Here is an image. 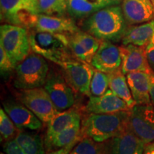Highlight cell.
Here are the masks:
<instances>
[{
    "label": "cell",
    "instance_id": "cell-15",
    "mask_svg": "<svg viewBox=\"0 0 154 154\" xmlns=\"http://www.w3.org/2000/svg\"><path fill=\"white\" fill-rule=\"evenodd\" d=\"M101 42L84 31L79 30L69 35V47L72 54L76 59L88 63H91Z\"/></svg>",
    "mask_w": 154,
    "mask_h": 154
},
{
    "label": "cell",
    "instance_id": "cell-29",
    "mask_svg": "<svg viewBox=\"0 0 154 154\" xmlns=\"http://www.w3.org/2000/svg\"><path fill=\"white\" fill-rule=\"evenodd\" d=\"M14 123L2 108L0 109V135L1 142L14 139L18 131Z\"/></svg>",
    "mask_w": 154,
    "mask_h": 154
},
{
    "label": "cell",
    "instance_id": "cell-9",
    "mask_svg": "<svg viewBox=\"0 0 154 154\" xmlns=\"http://www.w3.org/2000/svg\"><path fill=\"white\" fill-rule=\"evenodd\" d=\"M67 81L75 91L90 96V86L94 69L90 63L70 59L61 65Z\"/></svg>",
    "mask_w": 154,
    "mask_h": 154
},
{
    "label": "cell",
    "instance_id": "cell-37",
    "mask_svg": "<svg viewBox=\"0 0 154 154\" xmlns=\"http://www.w3.org/2000/svg\"><path fill=\"white\" fill-rule=\"evenodd\" d=\"M32 1H33L34 4H35V5H36V3H37V0H32Z\"/></svg>",
    "mask_w": 154,
    "mask_h": 154
},
{
    "label": "cell",
    "instance_id": "cell-8",
    "mask_svg": "<svg viewBox=\"0 0 154 154\" xmlns=\"http://www.w3.org/2000/svg\"><path fill=\"white\" fill-rule=\"evenodd\" d=\"M26 29L67 35L80 30L72 18L42 14H31L26 22Z\"/></svg>",
    "mask_w": 154,
    "mask_h": 154
},
{
    "label": "cell",
    "instance_id": "cell-11",
    "mask_svg": "<svg viewBox=\"0 0 154 154\" xmlns=\"http://www.w3.org/2000/svg\"><path fill=\"white\" fill-rule=\"evenodd\" d=\"M54 104L59 112L70 109L75 103V97L70 84L60 74L48 75L44 86Z\"/></svg>",
    "mask_w": 154,
    "mask_h": 154
},
{
    "label": "cell",
    "instance_id": "cell-1",
    "mask_svg": "<svg viewBox=\"0 0 154 154\" xmlns=\"http://www.w3.org/2000/svg\"><path fill=\"white\" fill-rule=\"evenodd\" d=\"M128 28L122 8L119 5L104 7L88 17L82 29L101 41H121Z\"/></svg>",
    "mask_w": 154,
    "mask_h": 154
},
{
    "label": "cell",
    "instance_id": "cell-21",
    "mask_svg": "<svg viewBox=\"0 0 154 154\" xmlns=\"http://www.w3.org/2000/svg\"><path fill=\"white\" fill-rule=\"evenodd\" d=\"M154 35V19L143 24L128 26L123 36V45L134 44L138 47H146Z\"/></svg>",
    "mask_w": 154,
    "mask_h": 154
},
{
    "label": "cell",
    "instance_id": "cell-13",
    "mask_svg": "<svg viewBox=\"0 0 154 154\" xmlns=\"http://www.w3.org/2000/svg\"><path fill=\"white\" fill-rule=\"evenodd\" d=\"M121 63L122 59L119 47L111 42L102 41L90 64L96 70L111 74L121 69Z\"/></svg>",
    "mask_w": 154,
    "mask_h": 154
},
{
    "label": "cell",
    "instance_id": "cell-36",
    "mask_svg": "<svg viewBox=\"0 0 154 154\" xmlns=\"http://www.w3.org/2000/svg\"><path fill=\"white\" fill-rule=\"evenodd\" d=\"M143 154H154V141L146 144Z\"/></svg>",
    "mask_w": 154,
    "mask_h": 154
},
{
    "label": "cell",
    "instance_id": "cell-27",
    "mask_svg": "<svg viewBox=\"0 0 154 154\" xmlns=\"http://www.w3.org/2000/svg\"><path fill=\"white\" fill-rule=\"evenodd\" d=\"M68 0H37L36 12L51 16L63 17L67 13Z\"/></svg>",
    "mask_w": 154,
    "mask_h": 154
},
{
    "label": "cell",
    "instance_id": "cell-19",
    "mask_svg": "<svg viewBox=\"0 0 154 154\" xmlns=\"http://www.w3.org/2000/svg\"><path fill=\"white\" fill-rule=\"evenodd\" d=\"M126 80L136 104L151 103L150 96L151 74L132 72L126 74Z\"/></svg>",
    "mask_w": 154,
    "mask_h": 154
},
{
    "label": "cell",
    "instance_id": "cell-26",
    "mask_svg": "<svg viewBox=\"0 0 154 154\" xmlns=\"http://www.w3.org/2000/svg\"><path fill=\"white\" fill-rule=\"evenodd\" d=\"M99 10L89 0H68L67 14L72 19L87 18Z\"/></svg>",
    "mask_w": 154,
    "mask_h": 154
},
{
    "label": "cell",
    "instance_id": "cell-34",
    "mask_svg": "<svg viewBox=\"0 0 154 154\" xmlns=\"http://www.w3.org/2000/svg\"><path fill=\"white\" fill-rule=\"evenodd\" d=\"M74 146V145H71L66 146V147L61 148V149L54 150V151L48 152V154H70Z\"/></svg>",
    "mask_w": 154,
    "mask_h": 154
},
{
    "label": "cell",
    "instance_id": "cell-39",
    "mask_svg": "<svg viewBox=\"0 0 154 154\" xmlns=\"http://www.w3.org/2000/svg\"><path fill=\"white\" fill-rule=\"evenodd\" d=\"M0 154H5V153H2H2H0Z\"/></svg>",
    "mask_w": 154,
    "mask_h": 154
},
{
    "label": "cell",
    "instance_id": "cell-30",
    "mask_svg": "<svg viewBox=\"0 0 154 154\" xmlns=\"http://www.w3.org/2000/svg\"><path fill=\"white\" fill-rule=\"evenodd\" d=\"M17 65L13 62L2 47L0 46V70L1 76L6 79L10 76L16 69Z\"/></svg>",
    "mask_w": 154,
    "mask_h": 154
},
{
    "label": "cell",
    "instance_id": "cell-28",
    "mask_svg": "<svg viewBox=\"0 0 154 154\" xmlns=\"http://www.w3.org/2000/svg\"><path fill=\"white\" fill-rule=\"evenodd\" d=\"M109 88V74L94 69L90 86V96L104 94Z\"/></svg>",
    "mask_w": 154,
    "mask_h": 154
},
{
    "label": "cell",
    "instance_id": "cell-25",
    "mask_svg": "<svg viewBox=\"0 0 154 154\" xmlns=\"http://www.w3.org/2000/svg\"><path fill=\"white\" fill-rule=\"evenodd\" d=\"M109 140L99 142L89 137H83L74 146L70 154H108Z\"/></svg>",
    "mask_w": 154,
    "mask_h": 154
},
{
    "label": "cell",
    "instance_id": "cell-23",
    "mask_svg": "<svg viewBox=\"0 0 154 154\" xmlns=\"http://www.w3.org/2000/svg\"><path fill=\"white\" fill-rule=\"evenodd\" d=\"M109 74V89L123 99L131 109L136 105L131 92L127 82L126 77L121 69Z\"/></svg>",
    "mask_w": 154,
    "mask_h": 154
},
{
    "label": "cell",
    "instance_id": "cell-18",
    "mask_svg": "<svg viewBox=\"0 0 154 154\" xmlns=\"http://www.w3.org/2000/svg\"><path fill=\"white\" fill-rule=\"evenodd\" d=\"M146 143L129 128L109 140L108 154H143Z\"/></svg>",
    "mask_w": 154,
    "mask_h": 154
},
{
    "label": "cell",
    "instance_id": "cell-17",
    "mask_svg": "<svg viewBox=\"0 0 154 154\" xmlns=\"http://www.w3.org/2000/svg\"><path fill=\"white\" fill-rule=\"evenodd\" d=\"M130 108L124 100L108 89L103 95L89 96L86 111L89 113H113L122 111H129Z\"/></svg>",
    "mask_w": 154,
    "mask_h": 154
},
{
    "label": "cell",
    "instance_id": "cell-32",
    "mask_svg": "<svg viewBox=\"0 0 154 154\" xmlns=\"http://www.w3.org/2000/svg\"><path fill=\"white\" fill-rule=\"evenodd\" d=\"M146 53L148 62L153 72H154V35L149 43L146 46Z\"/></svg>",
    "mask_w": 154,
    "mask_h": 154
},
{
    "label": "cell",
    "instance_id": "cell-22",
    "mask_svg": "<svg viewBox=\"0 0 154 154\" xmlns=\"http://www.w3.org/2000/svg\"><path fill=\"white\" fill-rule=\"evenodd\" d=\"M82 138V124L79 121L57 134L45 147L49 152L68 146H76Z\"/></svg>",
    "mask_w": 154,
    "mask_h": 154
},
{
    "label": "cell",
    "instance_id": "cell-10",
    "mask_svg": "<svg viewBox=\"0 0 154 154\" xmlns=\"http://www.w3.org/2000/svg\"><path fill=\"white\" fill-rule=\"evenodd\" d=\"M1 20L8 24L26 28L31 14H37L32 0H0Z\"/></svg>",
    "mask_w": 154,
    "mask_h": 154
},
{
    "label": "cell",
    "instance_id": "cell-2",
    "mask_svg": "<svg viewBox=\"0 0 154 154\" xmlns=\"http://www.w3.org/2000/svg\"><path fill=\"white\" fill-rule=\"evenodd\" d=\"M130 110L113 113H90L82 123V136L106 141L128 128Z\"/></svg>",
    "mask_w": 154,
    "mask_h": 154
},
{
    "label": "cell",
    "instance_id": "cell-3",
    "mask_svg": "<svg viewBox=\"0 0 154 154\" xmlns=\"http://www.w3.org/2000/svg\"><path fill=\"white\" fill-rule=\"evenodd\" d=\"M29 40L33 52L61 66L71 59L69 35L29 30Z\"/></svg>",
    "mask_w": 154,
    "mask_h": 154
},
{
    "label": "cell",
    "instance_id": "cell-35",
    "mask_svg": "<svg viewBox=\"0 0 154 154\" xmlns=\"http://www.w3.org/2000/svg\"><path fill=\"white\" fill-rule=\"evenodd\" d=\"M150 96L151 103L154 106V72L151 74V88H150Z\"/></svg>",
    "mask_w": 154,
    "mask_h": 154
},
{
    "label": "cell",
    "instance_id": "cell-33",
    "mask_svg": "<svg viewBox=\"0 0 154 154\" xmlns=\"http://www.w3.org/2000/svg\"><path fill=\"white\" fill-rule=\"evenodd\" d=\"M94 5H95L99 9L109 6L118 5L121 0H89Z\"/></svg>",
    "mask_w": 154,
    "mask_h": 154
},
{
    "label": "cell",
    "instance_id": "cell-14",
    "mask_svg": "<svg viewBox=\"0 0 154 154\" xmlns=\"http://www.w3.org/2000/svg\"><path fill=\"white\" fill-rule=\"evenodd\" d=\"M121 59V69L126 75L132 72H153L146 53V47H138L134 44L121 45L119 47Z\"/></svg>",
    "mask_w": 154,
    "mask_h": 154
},
{
    "label": "cell",
    "instance_id": "cell-31",
    "mask_svg": "<svg viewBox=\"0 0 154 154\" xmlns=\"http://www.w3.org/2000/svg\"><path fill=\"white\" fill-rule=\"evenodd\" d=\"M3 149L6 154H26L18 145L15 139L5 142Z\"/></svg>",
    "mask_w": 154,
    "mask_h": 154
},
{
    "label": "cell",
    "instance_id": "cell-5",
    "mask_svg": "<svg viewBox=\"0 0 154 154\" xmlns=\"http://www.w3.org/2000/svg\"><path fill=\"white\" fill-rule=\"evenodd\" d=\"M0 46L17 65L29 54L32 50L27 29L8 24H2Z\"/></svg>",
    "mask_w": 154,
    "mask_h": 154
},
{
    "label": "cell",
    "instance_id": "cell-7",
    "mask_svg": "<svg viewBox=\"0 0 154 154\" xmlns=\"http://www.w3.org/2000/svg\"><path fill=\"white\" fill-rule=\"evenodd\" d=\"M128 128L146 144L154 141V106L136 104L131 108Z\"/></svg>",
    "mask_w": 154,
    "mask_h": 154
},
{
    "label": "cell",
    "instance_id": "cell-4",
    "mask_svg": "<svg viewBox=\"0 0 154 154\" xmlns=\"http://www.w3.org/2000/svg\"><path fill=\"white\" fill-rule=\"evenodd\" d=\"M49 66L45 58L36 53L29 54L15 69L14 86L26 90L42 87L48 77Z\"/></svg>",
    "mask_w": 154,
    "mask_h": 154
},
{
    "label": "cell",
    "instance_id": "cell-24",
    "mask_svg": "<svg viewBox=\"0 0 154 154\" xmlns=\"http://www.w3.org/2000/svg\"><path fill=\"white\" fill-rule=\"evenodd\" d=\"M14 139L26 154H45L43 140L37 134L19 130Z\"/></svg>",
    "mask_w": 154,
    "mask_h": 154
},
{
    "label": "cell",
    "instance_id": "cell-16",
    "mask_svg": "<svg viewBox=\"0 0 154 154\" xmlns=\"http://www.w3.org/2000/svg\"><path fill=\"white\" fill-rule=\"evenodd\" d=\"M121 8L128 25L143 24L154 19L151 0H122Z\"/></svg>",
    "mask_w": 154,
    "mask_h": 154
},
{
    "label": "cell",
    "instance_id": "cell-38",
    "mask_svg": "<svg viewBox=\"0 0 154 154\" xmlns=\"http://www.w3.org/2000/svg\"><path fill=\"white\" fill-rule=\"evenodd\" d=\"M151 2H152V4H153V7H154V0H151Z\"/></svg>",
    "mask_w": 154,
    "mask_h": 154
},
{
    "label": "cell",
    "instance_id": "cell-20",
    "mask_svg": "<svg viewBox=\"0 0 154 154\" xmlns=\"http://www.w3.org/2000/svg\"><path fill=\"white\" fill-rule=\"evenodd\" d=\"M81 120L80 113L74 109H68L59 112L47 124V129L44 138V146L49 144L57 134Z\"/></svg>",
    "mask_w": 154,
    "mask_h": 154
},
{
    "label": "cell",
    "instance_id": "cell-6",
    "mask_svg": "<svg viewBox=\"0 0 154 154\" xmlns=\"http://www.w3.org/2000/svg\"><path fill=\"white\" fill-rule=\"evenodd\" d=\"M19 99L21 103L45 124H49L59 113L44 88L21 90Z\"/></svg>",
    "mask_w": 154,
    "mask_h": 154
},
{
    "label": "cell",
    "instance_id": "cell-12",
    "mask_svg": "<svg viewBox=\"0 0 154 154\" xmlns=\"http://www.w3.org/2000/svg\"><path fill=\"white\" fill-rule=\"evenodd\" d=\"M3 108L18 130L38 131L42 128L43 122L23 103L8 99L3 102Z\"/></svg>",
    "mask_w": 154,
    "mask_h": 154
}]
</instances>
